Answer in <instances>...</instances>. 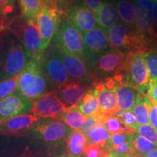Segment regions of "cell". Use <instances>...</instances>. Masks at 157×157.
<instances>
[{"instance_id":"obj_49","label":"cell","mask_w":157,"mask_h":157,"mask_svg":"<svg viewBox=\"0 0 157 157\" xmlns=\"http://www.w3.org/2000/svg\"><path fill=\"white\" fill-rule=\"evenodd\" d=\"M11 1H13V2H15V0H11Z\"/></svg>"},{"instance_id":"obj_20","label":"cell","mask_w":157,"mask_h":157,"mask_svg":"<svg viewBox=\"0 0 157 157\" xmlns=\"http://www.w3.org/2000/svg\"><path fill=\"white\" fill-rule=\"evenodd\" d=\"M98 95L97 90L94 86L91 85L83 99L76 105L78 109L85 117H94L99 111Z\"/></svg>"},{"instance_id":"obj_35","label":"cell","mask_w":157,"mask_h":157,"mask_svg":"<svg viewBox=\"0 0 157 157\" xmlns=\"http://www.w3.org/2000/svg\"><path fill=\"white\" fill-rule=\"evenodd\" d=\"M105 152V149L93 143H87L83 150L86 157H101Z\"/></svg>"},{"instance_id":"obj_43","label":"cell","mask_w":157,"mask_h":157,"mask_svg":"<svg viewBox=\"0 0 157 157\" xmlns=\"http://www.w3.org/2000/svg\"><path fill=\"white\" fill-rule=\"evenodd\" d=\"M141 157H157V148L147 154L140 155Z\"/></svg>"},{"instance_id":"obj_42","label":"cell","mask_w":157,"mask_h":157,"mask_svg":"<svg viewBox=\"0 0 157 157\" xmlns=\"http://www.w3.org/2000/svg\"><path fill=\"white\" fill-rule=\"evenodd\" d=\"M41 3L43 6H45V7H50V8L52 9H56V6L54 5V2L52 0H40Z\"/></svg>"},{"instance_id":"obj_3","label":"cell","mask_w":157,"mask_h":157,"mask_svg":"<svg viewBox=\"0 0 157 157\" xmlns=\"http://www.w3.org/2000/svg\"><path fill=\"white\" fill-rule=\"evenodd\" d=\"M120 84H125L147 95L151 85V77L145 57L141 54L124 56L121 73L115 76Z\"/></svg>"},{"instance_id":"obj_39","label":"cell","mask_w":157,"mask_h":157,"mask_svg":"<svg viewBox=\"0 0 157 157\" xmlns=\"http://www.w3.org/2000/svg\"><path fill=\"white\" fill-rule=\"evenodd\" d=\"M149 119H150L151 125L154 127L155 130L157 132V109L153 105V103L151 105Z\"/></svg>"},{"instance_id":"obj_40","label":"cell","mask_w":157,"mask_h":157,"mask_svg":"<svg viewBox=\"0 0 157 157\" xmlns=\"http://www.w3.org/2000/svg\"><path fill=\"white\" fill-rule=\"evenodd\" d=\"M154 32L157 38V0L154 2Z\"/></svg>"},{"instance_id":"obj_4","label":"cell","mask_w":157,"mask_h":157,"mask_svg":"<svg viewBox=\"0 0 157 157\" xmlns=\"http://www.w3.org/2000/svg\"><path fill=\"white\" fill-rule=\"evenodd\" d=\"M51 44L57 47L59 50L77 56L90 63L86 52L83 36L64 16L61 17L58 29Z\"/></svg>"},{"instance_id":"obj_44","label":"cell","mask_w":157,"mask_h":157,"mask_svg":"<svg viewBox=\"0 0 157 157\" xmlns=\"http://www.w3.org/2000/svg\"><path fill=\"white\" fill-rule=\"evenodd\" d=\"M0 31H2V24L1 17H0Z\"/></svg>"},{"instance_id":"obj_38","label":"cell","mask_w":157,"mask_h":157,"mask_svg":"<svg viewBox=\"0 0 157 157\" xmlns=\"http://www.w3.org/2000/svg\"><path fill=\"white\" fill-rule=\"evenodd\" d=\"M147 96L151 102L157 103V82H151V85L147 93Z\"/></svg>"},{"instance_id":"obj_23","label":"cell","mask_w":157,"mask_h":157,"mask_svg":"<svg viewBox=\"0 0 157 157\" xmlns=\"http://www.w3.org/2000/svg\"><path fill=\"white\" fill-rule=\"evenodd\" d=\"M87 117L82 114L78 108L72 106L68 108L66 112L58 118L59 120L63 121L74 130H79L85 121Z\"/></svg>"},{"instance_id":"obj_10","label":"cell","mask_w":157,"mask_h":157,"mask_svg":"<svg viewBox=\"0 0 157 157\" xmlns=\"http://www.w3.org/2000/svg\"><path fill=\"white\" fill-rule=\"evenodd\" d=\"M87 58L90 63L95 66L98 58L112 50L110 45L107 32L98 26L82 34Z\"/></svg>"},{"instance_id":"obj_7","label":"cell","mask_w":157,"mask_h":157,"mask_svg":"<svg viewBox=\"0 0 157 157\" xmlns=\"http://www.w3.org/2000/svg\"><path fill=\"white\" fill-rule=\"evenodd\" d=\"M119 84L116 77L109 78L103 82L92 84L97 90L99 103V111L93 117L102 124L106 118L115 115L119 111L117 90Z\"/></svg>"},{"instance_id":"obj_16","label":"cell","mask_w":157,"mask_h":157,"mask_svg":"<svg viewBox=\"0 0 157 157\" xmlns=\"http://www.w3.org/2000/svg\"><path fill=\"white\" fill-rule=\"evenodd\" d=\"M41 118L34 114H24L0 121V134H22L30 130Z\"/></svg>"},{"instance_id":"obj_30","label":"cell","mask_w":157,"mask_h":157,"mask_svg":"<svg viewBox=\"0 0 157 157\" xmlns=\"http://www.w3.org/2000/svg\"><path fill=\"white\" fill-rule=\"evenodd\" d=\"M18 76L17 75L7 79L0 81V100L10 96L17 90Z\"/></svg>"},{"instance_id":"obj_45","label":"cell","mask_w":157,"mask_h":157,"mask_svg":"<svg viewBox=\"0 0 157 157\" xmlns=\"http://www.w3.org/2000/svg\"><path fill=\"white\" fill-rule=\"evenodd\" d=\"M66 157H82L80 155H78V156H66Z\"/></svg>"},{"instance_id":"obj_9","label":"cell","mask_w":157,"mask_h":157,"mask_svg":"<svg viewBox=\"0 0 157 157\" xmlns=\"http://www.w3.org/2000/svg\"><path fill=\"white\" fill-rule=\"evenodd\" d=\"M124 56L119 51L111 50L98 58L94 66L92 84L119 75L122 69Z\"/></svg>"},{"instance_id":"obj_22","label":"cell","mask_w":157,"mask_h":157,"mask_svg":"<svg viewBox=\"0 0 157 157\" xmlns=\"http://www.w3.org/2000/svg\"><path fill=\"white\" fill-rule=\"evenodd\" d=\"M66 151L68 156H78L83 153L87 143V135L80 130L71 131L66 138Z\"/></svg>"},{"instance_id":"obj_37","label":"cell","mask_w":157,"mask_h":157,"mask_svg":"<svg viewBox=\"0 0 157 157\" xmlns=\"http://www.w3.org/2000/svg\"><path fill=\"white\" fill-rule=\"evenodd\" d=\"M82 2L96 15L103 5V0H82Z\"/></svg>"},{"instance_id":"obj_17","label":"cell","mask_w":157,"mask_h":157,"mask_svg":"<svg viewBox=\"0 0 157 157\" xmlns=\"http://www.w3.org/2000/svg\"><path fill=\"white\" fill-rule=\"evenodd\" d=\"M89 84L70 82L56 91L59 99L68 108L77 105L89 90Z\"/></svg>"},{"instance_id":"obj_1","label":"cell","mask_w":157,"mask_h":157,"mask_svg":"<svg viewBox=\"0 0 157 157\" xmlns=\"http://www.w3.org/2000/svg\"><path fill=\"white\" fill-rule=\"evenodd\" d=\"M42 53L31 56L18 76L17 93L30 102L55 92L44 74Z\"/></svg>"},{"instance_id":"obj_48","label":"cell","mask_w":157,"mask_h":157,"mask_svg":"<svg viewBox=\"0 0 157 157\" xmlns=\"http://www.w3.org/2000/svg\"><path fill=\"white\" fill-rule=\"evenodd\" d=\"M151 1L153 2H156V0H151Z\"/></svg>"},{"instance_id":"obj_14","label":"cell","mask_w":157,"mask_h":157,"mask_svg":"<svg viewBox=\"0 0 157 157\" xmlns=\"http://www.w3.org/2000/svg\"><path fill=\"white\" fill-rule=\"evenodd\" d=\"M64 17L82 34L98 26L96 15L82 2V0L74 5Z\"/></svg>"},{"instance_id":"obj_33","label":"cell","mask_w":157,"mask_h":157,"mask_svg":"<svg viewBox=\"0 0 157 157\" xmlns=\"http://www.w3.org/2000/svg\"><path fill=\"white\" fill-rule=\"evenodd\" d=\"M115 117L119 118L122 121L123 124L127 127H130L135 130H136L139 124L137 121V119L134 113L131 111H121L119 110L115 113Z\"/></svg>"},{"instance_id":"obj_13","label":"cell","mask_w":157,"mask_h":157,"mask_svg":"<svg viewBox=\"0 0 157 157\" xmlns=\"http://www.w3.org/2000/svg\"><path fill=\"white\" fill-rule=\"evenodd\" d=\"M62 15L56 10L43 6L37 15L36 23L42 40V50L48 48L56 34Z\"/></svg>"},{"instance_id":"obj_12","label":"cell","mask_w":157,"mask_h":157,"mask_svg":"<svg viewBox=\"0 0 157 157\" xmlns=\"http://www.w3.org/2000/svg\"><path fill=\"white\" fill-rule=\"evenodd\" d=\"M63 62L69 76L71 82H82L87 84H93L94 67L89 62L63 51H60Z\"/></svg>"},{"instance_id":"obj_47","label":"cell","mask_w":157,"mask_h":157,"mask_svg":"<svg viewBox=\"0 0 157 157\" xmlns=\"http://www.w3.org/2000/svg\"><path fill=\"white\" fill-rule=\"evenodd\" d=\"M59 157H66V154H63V155H62V156H59Z\"/></svg>"},{"instance_id":"obj_29","label":"cell","mask_w":157,"mask_h":157,"mask_svg":"<svg viewBox=\"0 0 157 157\" xmlns=\"http://www.w3.org/2000/svg\"><path fill=\"white\" fill-rule=\"evenodd\" d=\"M15 2L11 0H0V17L2 20V24L4 30H7L10 21L9 15L13 13L15 9Z\"/></svg>"},{"instance_id":"obj_25","label":"cell","mask_w":157,"mask_h":157,"mask_svg":"<svg viewBox=\"0 0 157 157\" xmlns=\"http://www.w3.org/2000/svg\"><path fill=\"white\" fill-rule=\"evenodd\" d=\"M21 15L29 21L36 22L37 15L42 8L40 0H18Z\"/></svg>"},{"instance_id":"obj_8","label":"cell","mask_w":157,"mask_h":157,"mask_svg":"<svg viewBox=\"0 0 157 157\" xmlns=\"http://www.w3.org/2000/svg\"><path fill=\"white\" fill-rule=\"evenodd\" d=\"M71 131L72 129L63 121L51 118L40 119L30 129L33 136L48 143L66 140Z\"/></svg>"},{"instance_id":"obj_21","label":"cell","mask_w":157,"mask_h":157,"mask_svg":"<svg viewBox=\"0 0 157 157\" xmlns=\"http://www.w3.org/2000/svg\"><path fill=\"white\" fill-rule=\"evenodd\" d=\"M115 5L121 22L130 29H134L136 13L132 0H117Z\"/></svg>"},{"instance_id":"obj_24","label":"cell","mask_w":157,"mask_h":157,"mask_svg":"<svg viewBox=\"0 0 157 157\" xmlns=\"http://www.w3.org/2000/svg\"><path fill=\"white\" fill-rule=\"evenodd\" d=\"M151 102L147 95H143L138 102L133 107L132 111L134 113L137 119V121L139 125L149 124V113H150Z\"/></svg>"},{"instance_id":"obj_46","label":"cell","mask_w":157,"mask_h":157,"mask_svg":"<svg viewBox=\"0 0 157 157\" xmlns=\"http://www.w3.org/2000/svg\"><path fill=\"white\" fill-rule=\"evenodd\" d=\"M151 103H152V102H151ZM153 103V105H154V106L155 107H156V109H157V103Z\"/></svg>"},{"instance_id":"obj_15","label":"cell","mask_w":157,"mask_h":157,"mask_svg":"<svg viewBox=\"0 0 157 157\" xmlns=\"http://www.w3.org/2000/svg\"><path fill=\"white\" fill-rule=\"evenodd\" d=\"M31 109L30 101L18 93H14L0 100V121L27 114Z\"/></svg>"},{"instance_id":"obj_27","label":"cell","mask_w":157,"mask_h":157,"mask_svg":"<svg viewBox=\"0 0 157 157\" xmlns=\"http://www.w3.org/2000/svg\"><path fill=\"white\" fill-rule=\"evenodd\" d=\"M103 124L111 134L121 133L126 135H134L136 133V130L126 126L119 118L115 117L114 115L110 116L106 118L103 121Z\"/></svg>"},{"instance_id":"obj_5","label":"cell","mask_w":157,"mask_h":157,"mask_svg":"<svg viewBox=\"0 0 157 157\" xmlns=\"http://www.w3.org/2000/svg\"><path fill=\"white\" fill-rule=\"evenodd\" d=\"M7 30L24 45L31 56L43 52L42 37L36 22L29 21L21 15L11 19Z\"/></svg>"},{"instance_id":"obj_36","label":"cell","mask_w":157,"mask_h":157,"mask_svg":"<svg viewBox=\"0 0 157 157\" xmlns=\"http://www.w3.org/2000/svg\"><path fill=\"white\" fill-rule=\"evenodd\" d=\"M101 124H103L100 122L98 120H97L95 117H87L83 125H82L81 129H80V131L87 135L88 133L90 132V130H92V129L95 128V127Z\"/></svg>"},{"instance_id":"obj_19","label":"cell","mask_w":157,"mask_h":157,"mask_svg":"<svg viewBox=\"0 0 157 157\" xmlns=\"http://www.w3.org/2000/svg\"><path fill=\"white\" fill-rule=\"evenodd\" d=\"M142 95L138 90L135 88L119 84L117 90V104L119 110L121 111H131L135 105L142 98Z\"/></svg>"},{"instance_id":"obj_18","label":"cell","mask_w":157,"mask_h":157,"mask_svg":"<svg viewBox=\"0 0 157 157\" xmlns=\"http://www.w3.org/2000/svg\"><path fill=\"white\" fill-rule=\"evenodd\" d=\"M96 17L98 25L107 32L119 21L115 3L111 0H103L101 7L96 13Z\"/></svg>"},{"instance_id":"obj_34","label":"cell","mask_w":157,"mask_h":157,"mask_svg":"<svg viewBox=\"0 0 157 157\" xmlns=\"http://www.w3.org/2000/svg\"><path fill=\"white\" fill-rule=\"evenodd\" d=\"M52 1L56 6V10L60 13V15L65 16L66 13L81 0H52Z\"/></svg>"},{"instance_id":"obj_41","label":"cell","mask_w":157,"mask_h":157,"mask_svg":"<svg viewBox=\"0 0 157 157\" xmlns=\"http://www.w3.org/2000/svg\"><path fill=\"white\" fill-rule=\"evenodd\" d=\"M7 33V31H0V58H1L2 52V49L4 46V42H5V37Z\"/></svg>"},{"instance_id":"obj_2","label":"cell","mask_w":157,"mask_h":157,"mask_svg":"<svg viewBox=\"0 0 157 157\" xmlns=\"http://www.w3.org/2000/svg\"><path fill=\"white\" fill-rule=\"evenodd\" d=\"M30 58L31 55L24 45L7 31L0 58V81L19 75Z\"/></svg>"},{"instance_id":"obj_6","label":"cell","mask_w":157,"mask_h":157,"mask_svg":"<svg viewBox=\"0 0 157 157\" xmlns=\"http://www.w3.org/2000/svg\"><path fill=\"white\" fill-rule=\"evenodd\" d=\"M42 60L45 75L55 92L71 82L60 50L54 44H50L43 51Z\"/></svg>"},{"instance_id":"obj_32","label":"cell","mask_w":157,"mask_h":157,"mask_svg":"<svg viewBox=\"0 0 157 157\" xmlns=\"http://www.w3.org/2000/svg\"><path fill=\"white\" fill-rule=\"evenodd\" d=\"M134 135H126L121 134V133L111 134L104 149L108 151L113 147L121 146V145L124 144V143L130 142V141L132 140Z\"/></svg>"},{"instance_id":"obj_26","label":"cell","mask_w":157,"mask_h":157,"mask_svg":"<svg viewBox=\"0 0 157 157\" xmlns=\"http://www.w3.org/2000/svg\"><path fill=\"white\" fill-rule=\"evenodd\" d=\"M111 135V133L103 124L98 125L87 135V143L96 144L104 149Z\"/></svg>"},{"instance_id":"obj_31","label":"cell","mask_w":157,"mask_h":157,"mask_svg":"<svg viewBox=\"0 0 157 157\" xmlns=\"http://www.w3.org/2000/svg\"><path fill=\"white\" fill-rule=\"evenodd\" d=\"M151 82H157V49L144 56Z\"/></svg>"},{"instance_id":"obj_11","label":"cell","mask_w":157,"mask_h":157,"mask_svg":"<svg viewBox=\"0 0 157 157\" xmlns=\"http://www.w3.org/2000/svg\"><path fill=\"white\" fill-rule=\"evenodd\" d=\"M31 113L36 117L57 119L67 111L68 108L59 99L56 92H51L31 101Z\"/></svg>"},{"instance_id":"obj_28","label":"cell","mask_w":157,"mask_h":157,"mask_svg":"<svg viewBox=\"0 0 157 157\" xmlns=\"http://www.w3.org/2000/svg\"><path fill=\"white\" fill-rule=\"evenodd\" d=\"M132 146L135 154L136 155H143L152 151L157 148V146L150 141L141 137L137 133L134 135L132 139Z\"/></svg>"}]
</instances>
